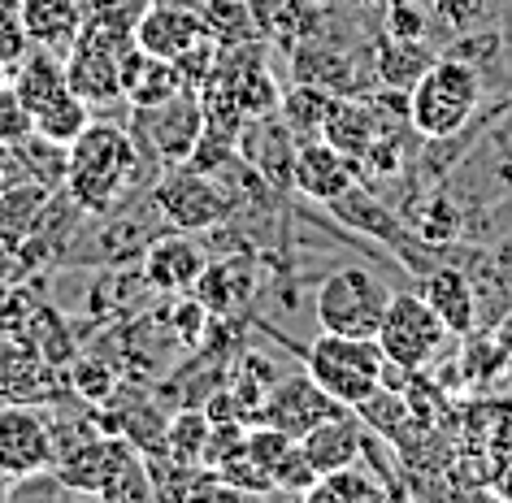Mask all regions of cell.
I'll return each instance as SVG.
<instances>
[{
  "mask_svg": "<svg viewBox=\"0 0 512 503\" xmlns=\"http://www.w3.org/2000/svg\"><path fill=\"white\" fill-rule=\"evenodd\" d=\"M495 352H499V365L512 369V313L508 317H499V326H495Z\"/></svg>",
  "mask_w": 512,
  "mask_h": 503,
  "instance_id": "cell-37",
  "label": "cell"
},
{
  "mask_svg": "<svg viewBox=\"0 0 512 503\" xmlns=\"http://www.w3.org/2000/svg\"><path fill=\"white\" fill-rule=\"evenodd\" d=\"M70 391L83 399V404L105 408L113 404V391H118V373H113L105 360H74L70 369Z\"/></svg>",
  "mask_w": 512,
  "mask_h": 503,
  "instance_id": "cell-31",
  "label": "cell"
},
{
  "mask_svg": "<svg viewBox=\"0 0 512 503\" xmlns=\"http://www.w3.org/2000/svg\"><path fill=\"white\" fill-rule=\"evenodd\" d=\"M0 499H14V477L0 473Z\"/></svg>",
  "mask_w": 512,
  "mask_h": 503,
  "instance_id": "cell-39",
  "label": "cell"
},
{
  "mask_svg": "<svg viewBox=\"0 0 512 503\" xmlns=\"http://www.w3.org/2000/svg\"><path fill=\"white\" fill-rule=\"evenodd\" d=\"M27 53H31V40H27V27H22L18 0H0V61L14 70Z\"/></svg>",
  "mask_w": 512,
  "mask_h": 503,
  "instance_id": "cell-35",
  "label": "cell"
},
{
  "mask_svg": "<svg viewBox=\"0 0 512 503\" xmlns=\"http://www.w3.org/2000/svg\"><path fill=\"white\" fill-rule=\"evenodd\" d=\"M152 209L170 230H187V235H204L230 222L235 213V196H226L222 178L204 174L196 165H165V174L152 183Z\"/></svg>",
  "mask_w": 512,
  "mask_h": 503,
  "instance_id": "cell-5",
  "label": "cell"
},
{
  "mask_svg": "<svg viewBox=\"0 0 512 503\" xmlns=\"http://www.w3.org/2000/svg\"><path fill=\"white\" fill-rule=\"evenodd\" d=\"M87 126H92V105L74 92L57 96L53 105H44L40 113H35V135L53 139V144H61V148H70Z\"/></svg>",
  "mask_w": 512,
  "mask_h": 503,
  "instance_id": "cell-27",
  "label": "cell"
},
{
  "mask_svg": "<svg viewBox=\"0 0 512 503\" xmlns=\"http://www.w3.org/2000/svg\"><path fill=\"white\" fill-rule=\"evenodd\" d=\"M57 464L53 421L35 404H5L0 408V473L14 482L40 477Z\"/></svg>",
  "mask_w": 512,
  "mask_h": 503,
  "instance_id": "cell-8",
  "label": "cell"
},
{
  "mask_svg": "<svg viewBox=\"0 0 512 503\" xmlns=\"http://www.w3.org/2000/svg\"><path fill=\"white\" fill-rule=\"evenodd\" d=\"M209 434H213L209 412H178L170 430L161 434V443L178 464H200L204 451H209Z\"/></svg>",
  "mask_w": 512,
  "mask_h": 503,
  "instance_id": "cell-29",
  "label": "cell"
},
{
  "mask_svg": "<svg viewBox=\"0 0 512 503\" xmlns=\"http://www.w3.org/2000/svg\"><path fill=\"white\" fill-rule=\"evenodd\" d=\"M356 183H365L361 161L343 157L339 148H330L326 139H304L296 148V174H291V191H300L313 204H335L348 196Z\"/></svg>",
  "mask_w": 512,
  "mask_h": 503,
  "instance_id": "cell-13",
  "label": "cell"
},
{
  "mask_svg": "<svg viewBox=\"0 0 512 503\" xmlns=\"http://www.w3.org/2000/svg\"><path fill=\"white\" fill-rule=\"evenodd\" d=\"M209 35H213V27H209V18H204V9L152 0V9L139 18V27H135V48H144V53H152V57H165V61H178L200 40H209Z\"/></svg>",
  "mask_w": 512,
  "mask_h": 503,
  "instance_id": "cell-14",
  "label": "cell"
},
{
  "mask_svg": "<svg viewBox=\"0 0 512 503\" xmlns=\"http://www.w3.org/2000/svg\"><path fill=\"white\" fill-rule=\"evenodd\" d=\"M22 178H27V174H22L18 152L9 148V144H0V196H5V191L14 187V183H22Z\"/></svg>",
  "mask_w": 512,
  "mask_h": 503,
  "instance_id": "cell-36",
  "label": "cell"
},
{
  "mask_svg": "<svg viewBox=\"0 0 512 503\" xmlns=\"http://www.w3.org/2000/svg\"><path fill=\"white\" fill-rule=\"evenodd\" d=\"M87 5V31L105 35L118 48H135V27L152 9V0H83Z\"/></svg>",
  "mask_w": 512,
  "mask_h": 503,
  "instance_id": "cell-26",
  "label": "cell"
},
{
  "mask_svg": "<svg viewBox=\"0 0 512 503\" xmlns=\"http://www.w3.org/2000/svg\"><path fill=\"white\" fill-rule=\"evenodd\" d=\"M31 135H35V118H31V109L22 105V96L5 83V87H0V144L18 148L22 139H31Z\"/></svg>",
  "mask_w": 512,
  "mask_h": 503,
  "instance_id": "cell-34",
  "label": "cell"
},
{
  "mask_svg": "<svg viewBox=\"0 0 512 503\" xmlns=\"http://www.w3.org/2000/svg\"><path fill=\"white\" fill-rule=\"evenodd\" d=\"M122 53L126 48L109 44L105 35L83 27V35L70 44V53L61 57L70 92L83 96L92 109H105L113 100H122Z\"/></svg>",
  "mask_w": 512,
  "mask_h": 503,
  "instance_id": "cell-9",
  "label": "cell"
},
{
  "mask_svg": "<svg viewBox=\"0 0 512 503\" xmlns=\"http://www.w3.org/2000/svg\"><path fill=\"white\" fill-rule=\"evenodd\" d=\"M421 295H426V304L439 313L447 334L465 339V334L478 330V317H482L478 313V287H473V278L460 265L430 269V274L421 278Z\"/></svg>",
  "mask_w": 512,
  "mask_h": 503,
  "instance_id": "cell-16",
  "label": "cell"
},
{
  "mask_svg": "<svg viewBox=\"0 0 512 503\" xmlns=\"http://www.w3.org/2000/svg\"><path fill=\"white\" fill-rule=\"evenodd\" d=\"M213 79L226 87L230 96H235V105L248 113V118H261V113H274L278 109V96H283V87H278L270 61H265V48L261 44H239V48H222V57H217V70Z\"/></svg>",
  "mask_w": 512,
  "mask_h": 503,
  "instance_id": "cell-12",
  "label": "cell"
},
{
  "mask_svg": "<svg viewBox=\"0 0 512 503\" xmlns=\"http://www.w3.org/2000/svg\"><path fill=\"white\" fill-rule=\"evenodd\" d=\"M365 5H387V0H365Z\"/></svg>",
  "mask_w": 512,
  "mask_h": 503,
  "instance_id": "cell-41",
  "label": "cell"
},
{
  "mask_svg": "<svg viewBox=\"0 0 512 503\" xmlns=\"http://www.w3.org/2000/svg\"><path fill=\"white\" fill-rule=\"evenodd\" d=\"M339 412H348V408H343L335 395H326L322 386H317L309 373H304V378L274 382L270 391H265L261 408H256V421L274 425V430H283L287 438H296V443H300V438L309 434L313 425L339 417Z\"/></svg>",
  "mask_w": 512,
  "mask_h": 503,
  "instance_id": "cell-10",
  "label": "cell"
},
{
  "mask_svg": "<svg viewBox=\"0 0 512 503\" xmlns=\"http://www.w3.org/2000/svg\"><path fill=\"white\" fill-rule=\"evenodd\" d=\"M204 265H209V252L187 230H170L161 239H148L144 248V282L161 295H187L196 287Z\"/></svg>",
  "mask_w": 512,
  "mask_h": 503,
  "instance_id": "cell-15",
  "label": "cell"
},
{
  "mask_svg": "<svg viewBox=\"0 0 512 503\" xmlns=\"http://www.w3.org/2000/svg\"><path fill=\"white\" fill-rule=\"evenodd\" d=\"M9 87H14V92L22 96V105L31 109V118H35V113H40L44 105H53L57 96L70 92L61 57H57V53H44V48H31V53L22 57L14 70H9Z\"/></svg>",
  "mask_w": 512,
  "mask_h": 503,
  "instance_id": "cell-20",
  "label": "cell"
},
{
  "mask_svg": "<svg viewBox=\"0 0 512 503\" xmlns=\"http://www.w3.org/2000/svg\"><path fill=\"white\" fill-rule=\"evenodd\" d=\"M139 174H144V152H139L131 126L92 118V126L70 144L66 196L83 213H113L135 191Z\"/></svg>",
  "mask_w": 512,
  "mask_h": 503,
  "instance_id": "cell-1",
  "label": "cell"
},
{
  "mask_svg": "<svg viewBox=\"0 0 512 503\" xmlns=\"http://www.w3.org/2000/svg\"><path fill=\"white\" fill-rule=\"evenodd\" d=\"M296 79L317 83L335 96H361V74L348 53H326V48H296Z\"/></svg>",
  "mask_w": 512,
  "mask_h": 503,
  "instance_id": "cell-24",
  "label": "cell"
},
{
  "mask_svg": "<svg viewBox=\"0 0 512 503\" xmlns=\"http://www.w3.org/2000/svg\"><path fill=\"white\" fill-rule=\"evenodd\" d=\"M14 152H18L22 174H27V178H35V183H44V187H53V191L66 187L70 148H61V144H53V139H44V135H31V139H22Z\"/></svg>",
  "mask_w": 512,
  "mask_h": 503,
  "instance_id": "cell-28",
  "label": "cell"
},
{
  "mask_svg": "<svg viewBox=\"0 0 512 503\" xmlns=\"http://www.w3.org/2000/svg\"><path fill=\"white\" fill-rule=\"evenodd\" d=\"M178 92H187V87L174 61L152 57L144 48H126L122 53V96L131 109H152Z\"/></svg>",
  "mask_w": 512,
  "mask_h": 503,
  "instance_id": "cell-19",
  "label": "cell"
},
{
  "mask_svg": "<svg viewBox=\"0 0 512 503\" xmlns=\"http://www.w3.org/2000/svg\"><path fill=\"white\" fill-rule=\"evenodd\" d=\"M330 105H335V92L296 79V87H287V92L278 96V118H283L291 126V135L304 144V139H322V122H326Z\"/></svg>",
  "mask_w": 512,
  "mask_h": 503,
  "instance_id": "cell-23",
  "label": "cell"
},
{
  "mask_svg": "<svg viewBox=\"0 0 512 503\" xmlns=\"http://www.w3.org/2000/svg\"><path fill=\"white\" fill-rule=\"evenodd\" d=\"M252 265L248 261H209L200 269L196 287L191 295L209 308V313H230V308H239L243 300L252 295Z\"/></svg>",
  "mask_w": 512,
  "mask_h": 503,
  "instance_id": "cell-22",
  "label": "cell"
},
{
  "mask_svg": "<svg viewBox=\"0 0 512 503\" xmlns=\"http://www.w3.org/2000/svg\"><path fill=\"white\" fill-rule=\"evenodd\" d=\"M434 57L439 53L430 48V40H395V35H382L374 48V83L408 92L434 66Z\"/></svg>",
  "mask_w": 512,
  "mask_h": 503,
  "instance_id": "cell-21",
  "label": "cell"
},
{
  "mask_svg": "<svg viewBox=\"0 0 512 503\" xmlns=\"http://www.w3.org/2000/svg\"><path fill=\"white\" fill-rule=\"evenodd\" d=\"M430 14H434V27H443L447 35H465L473 27H482L491 5L486 0H430Z\"/></svg>",
  "mask_w": 512,
  "mask_h": 503,
  "instance_id": "cell-33",
  "label": "cell"
},
{
  "mask_svg": "<svg viewBox=\"0 0 512 503\" xmlns=\"http://www.w3.org/2000/svg\"><path fill=\"white\" fill-rule=\"evenodd\" d=\"M18 261H22L18 248H14V243H9L5 235H0V287H9V282L18 278Z\"/></svg>",
  "mask_w": 512,
  "mask_h": 503,
  "instance_id": "cell-38",
  "label": "cell"
},
{
  "mask_svg": "<svg viewBox=\"0 0 512 503\" xmlns=\"http://www.w3.org/2000/svg\"><path fill=\"white\" fill-rule=\"evenodd\" d=\"M9 83V66H5V61H0V87H5Z\"/></svg>",
  "mask_w": 512,
  "mask_h": 503,
  "instance_id": "cell-40",
  "label": "cell"
},
{
  "mask_svg": "<svg viewBox=\"0 0 512 503\" xmlns=\"http://www.w3.org/2000/svg\"><path fill=\"white\" fill-rule=\"evenodd\" d=\"M304 360H309V378L352 412L378 391L387 369L378 339H343V334H317L304 347Z\"/></svg>",
  "mask_w": 512,
  "mask_h": 503,
  "instance_id": "cell-4",
  "label": "cell"
},
{
  "mask_svg": "<svg viewBox=\"0 0 512 503\" xmlns=\"http://www.w3.org/2000/svg\"><path fill=\"white\" fill-rule=\"evenodd\" d=\"M378 347L387 356L391 369H408L421 373L426 365H434V356L443 352L447 343V326L439 321V313L426 304L421 291H391L387 317L378 326Z\"/></svg>",
  "mask_w": 512,
  "mask_h": 503,
  "instance_id": "cell-6",
  "label": "cell"
},
{
  "mask_svg": "<svg viewBox=\"0 0 512 503\" xmlns=\"http://www.w3.org/2000/svg\"><path fill=\"white\" fill-rule=\"evenodd\" d=\"M382 14H387V35L395 40H430L434 31L430 0H387Z\"/></svg>",
  "mask_w": 512,
  "mask_h": 503,
  "instance_id": "cell-32",
  "label": "cell"
},
{
  "mask_svg": "<svg viewBox=\"0 0 512 503\" xmlns=\"http://www.w3.org/2000/svg\"><path fill=\"white\" fill-rule=\"evenodd\" d=\"M239 161L248 165L256 178H265L278 191H291V174H296V148L300 139L291 135V126L274 113H261V118H248L239 131Z\"/></svg>",
  "mask_w": 512,
  "mask_h": 503,
  "instance_id": "cell-11",
  "label": "cell"
},
{
  "mask_svg": "<svg viewBox=\"0 0 512 503\" xmlns=\"http://www.w3.org/2000/svg\"><path fill=\"white\" fill-rule=\"evenodd\" d=\"M300 451H304V460L313 464L317 477L330 469H343V464H356L365 451V425L356 421V412L348 408V412H339V417L313 425V430L300 438Z\"/></svg>",
  "mask_w": 512,
  "mask_h": 503,
  "instance_id": "cell-18",
  "label": "cell"
},
{
  "mask_svg": "<svg viewBox=\"0 0 512 503\" xmlns=\"http://www.w3.org/2000/svg\"><path fill=\"white\" fill-rule=\"evenodd\" d=\"M486 83L465 61L439 53L434 66L408 87V126L421 139H452L482 113Z\"/></svg>",
  "mask_w": 512,
  "mask_h": 503,
  "instance_id": "cell-2",
  "label": "cell"
},
{
  "mask_svg": "<svg viewBox=\"0 0 512 503\" xmlns=\"http://www.w3.org/2000/svg\"><path fill=\"white\" fill-rule=\"evenodd\" d=\"M22 27H27L31 48L66 57L70 44L83 35L87 27V5L83 0H18Z\"/></svg>",
  "mask_w": 512,
  "mask_h": 503,
  "instance_id": "cell-17",
  "label": "cell"
},
{
  "mask_svg": "<svg viewBox=\"0 0 512 503\" xmlns=\"http://www.w3.org/2000/svg\"><path fill=\"white\" fill-rule=\"evenodd\" d=\"M447 57H456V61H465V66L478 70V79L486 83V70H495V66H504V35L499 31H465V35H452V44L443 48Z\"/></svg>",
  "mask_w": 512,
  "mask_h": 503,
  "instance_id": "cell-30",
  "label": "cell"
},
{
  "mask_svg": "<svg viewBox=\"0 0 512 503\" xmlns=\"http://www.w3.org/2000/svg\"><path fill=\"white\" fill-rule=\"evenodd\" d=\"M131 135L144 161L157 165H187L204 135V109L196 92H178L152 109H131Z\"/></svg>",
  "mask_w": 512,
  "mask_h": 503,
  "instance_id": "cell-7",
  "label": "cell"
},
{
  "mask_svg": "<svg viewBox=\"0 0 512 503\" xmlns=\"http://www.w3.org/2000/svg\"><path fill=\"white\" fill-rule=\"evenodd\" d=\"M391 304V287L365 265L335 269L313 300V317L322 334H343V339H374Z\"/></svg>",
  "mask_w": 512,
  "mask_h": 503,
  "instance_id": "cell-3",
  "label": "cell"
},
{
  "mask_svg": "<svg viewBox=\"0 0 512 503\" xmlns=\"http://www.w3.org/2000/svg\"><path fill=\"white\" fill-rule=\"evenodd\" d=\"M304 499H313V503H374V499H387V486L374 482V477L365 473V464L356 460V464H343V469L322 473Z\"/></svg>",
  "mask_w": 512,
  "mask_h": 503,
  "instance_id": "cell-25",
  "label": "cell"
}]
</instances>
